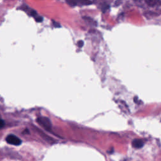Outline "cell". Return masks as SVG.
<instances>
[{"label": "cell", "mask_w": 161, "mask_h": 161, "mask_svg": "<svg viewBox=\"0 0 161 161\" xmlns=\"http://www.w3.org/2000/svg\"><path fill=\"white\" fill-rule=\"evenodd\" d=\"M70 6H86L91 4L90 0H66Z\"/></svg>", "instance_id": "1"}, {"label": "cell", "mask_w": 161, "mask_h": 161, "mask_svg": "<svg viewBox=\"0 0 161 161\" xmlns=\"http://www.w3.org/2000/svg\"><path fill=\"white\" fill-rule=\"evenodd\" d=\"M38 123L41 125L42 127H44L46 129L50 130L51 128V122L48 118L46 117H39L37 119Z\"/></svg>", "instance_id": "2"}, {"label": "cell", "mask_w": 161, "mask_h": 161, "mask_svg": "<svg viewBox=\"0 0 161 161\" xmlns=\"http://www.w3.org/2000/svg\"><path fill=\"white\" fill-rule=\"evenodd\" d=\"M6 140L9 144L13 145H20L22 143L21 140L13 135H10L6 137Z\"/></svg>", "instance_id": "3"}, {"label": "cell", "mask_w": 161, "mask_h": 161, "mask_svg": "<svg viewBox=\"0 0 161 161\" xmlns=\"http://www.w3.org/2000/svg\"><path fill=\"white\" fill-rule=\"evenodd\" d=\"M132 145L133 147H135L136 148H139L143 147L144 142L143 141L140 139H135L133 141Z\"/></svg>", "instance_id": "4"}, {"label": "cell", "mask_w": 161, "mask_h": 161, "mask_svg": "<svg viewBox=\"0 0 161 161\" xmlns=\"http://www.w3.org/2000/svg\"><path fill=\"white\" fill-rule=\"evenodd\" d=\"M146 1L148 3V5L152 6V5H155V3L158 1H157V0H146Z\"/></svg>", "instance_id": "5"}, {"label": "cell", "mask_w": 161, "mask_h": 161, "mask_svg": "<svg viewBox=\"0 0 161 161\" xmlns=\"http://www.w3.org/2000/svg\"><path fill=\"white\" fill-rule=\"evenodd\" d=\"M35 21H36L37 22H42L43 21V18L42 17H40V16H35Z\"/></svg>", "instance_id": "6"}, {"label": "cell", "mask_w": 161, "mask_h": 161, "mask_svg": "<svg viewBox=\"0 0 161 161\" xmlns=\"http://www.w3.org/2000/svg\"><path fill=\"white\" fill-rule=\"evenodd\" d=\"M5 121H4L3 120L0 119V129H1L5 127Z\"/></svg>", "instance_id": "7"}, {"label": "cell", "mask_w": 161, "mask_h": 161, "mask_svg": "<svg viewBox=\"0 0 161 161\" xmlns=\"http://www.w3.org/2000/svg\"><path fill=\"white\" fill-rule=\"evenodd\" d=\"M52 23H53L54 26L55 27H56V28H58V27H61V25L59 24V23H57V22H54V21H53Z\"/></svg>", "instance_id": "8"}, {"label": "cell", "mask_w": 161, "mask_h": 161, "mask_svg": "<svg viewBox=\"0 0 161 161\" xmlns=\"http://www.w3.org/2000/svg\"><path fill=\"white\" fill-rule=\"evenodd\" d=\"M77 45H78V46L79 47H82L83 46V45H84V42L82 41H81V40H80V41L78 42Z\"/></svg>", "instance_id": "9"}]
</instances>
